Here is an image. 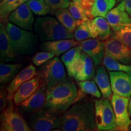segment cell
Instances as JSON below:
<instances>
[{"mask_svg":"<svg viewBox=\"0 0 131 131\" xmlns=\"http://www.w3.org/2000/svg\"><path fill=\"white\" fill-rule=\"evenodd\" d=\"M81 58L83 60V65L81 69L75 75L73 78L76 80V81L93 79L95 75V64L92 59L88 54L83 51L81 52Z\"/></svg>","mask_w":131,"mask_h":131,"instance_id":"cell-22","label":"cell"},{"mask_svg":"<svg viewBox=\"0 0 131 131\" xmlns=\"http://www.w3.org/2000/svg\"><path fill=\"white\" fill-rule=\"evenodd\" d=\"M78 46L92 59L95 66L101 64L105 55V42L98 39L89 38L80 42Z\"/></svg>","mask_w":131,"mask_h":131,"instance_id":"cell-15","label":"cell"},{"mask_svg":"<svg viewBox=\"0 0 131 131\" xmlns=\"http://www.w3.org/2000/svg\"><path fill=\"white\" fill-rule=\"evenodd\" d=\"M117 1H124V4H125L126 10L131 16V0H117Z\"/></svg>","mask_w":131,"mask_h":131,"instance_id":"cell-37","label":"cell"},{"mask_svg":"<svg viewBox=\"0 0 131 131\" xmlns=\"http://www.w3.org/2000/svg\"><path fill=\"white\" fill-rule=\"evenodd\" d=\"M38 72L36 70L35 67L32 64L21 70L18 73V74L13 78L9 85L6 87L8 100H13L15 93L19 88V86L27 80L34 77L36 75L38 74Z\"/></svg>","mask_w":131,"mask_h":131,"instance_id":"cell-18","label":"cell"},{"mask_svg":"<svg viewBox=\"0 0 131 131\" xmlns=\"http://www.w3.org/2000/svg\"><path fill=\"white\" fill-rule=\"evenodd\" d=\"M28 0H2L0 4L1 23H7L9 15Z\"/></svg>","mask_w":131,"mask_h":131,"instance_id":"cell-26","label":"cell"},{"mask_svg":"<svg viewBox=\"0 0 131 131\" xmlns=\"http://www.w3.org/2000/svg\"><path fill=\"white\" fill-rule=\"evenodd\" d=\"M35 32L42 41H49L72 38L73 34L69 32L58 19L51 16L38 17L34 24Z\"/></svg>","mask_w":131,"mask_h":131,"instance_id":"cell-4","label":"cell"},{"mask_svg":"<svg viewBox=\"0 0 131 131\" xmlns=\"http://www.w3.org/2000/svg\"><path fill=\"white\" fill-rule=\"evenodd\" d=\"M41 109L33 112L29 117V125L32 130L48 131L59 129L62 115L52 109Z\"/></svg>","mask_w":131,"mask_h":131,"instance_id":"cell-5","label":"cell"},{"mask_svg":"<svg viewBox=\"0 0 131 131\" xmlns=\"http://www.w3.org/2000/svg\"><path fill=\"white\" fill-rule=\"evenodd\" d=\"M114 32L119 30L126 26H131V16L126 10L123 1L113 8L106 17Z\"/></svg>","mask_w":131,"mask_h":131,"instance_id":"cell-13","label":"cell"},{"mask_svg":"<svg viewBox=\"0 0 131 131\" xmlns=\"http://www.w3.org/2000/svg\"><path fill=\"white\" fill-rule=\"evenodd\" d=\"M1 131H30V127L17 109L14 108L12 100H9L7 107L0 116Z\"/></svg>","mask_w":131,"mask_h":131,"instance_id":"cell-8","label":"cell"},{"mask_svg":"<svg viewBox=\"0 0 131 131\" xmlns=\"http://www.w3.org/2000/svg\"><path fill=\"white\" fill-rule=\"evenodd\" d=\"M111 38L121 41L131 49V26H126L114 32Z\"/></svg>","mask_w":131,"mask_h":131,"instance_id":"cell-32","label":"cell"},{"mask_svg":"<svg viewBox=\"0 0 131 131\" xmlns=\"http://www.w3.org/2000/svg\"><path fill=\"white\" fill-rule=\"evenodd\" d=\"M77 84L80 88V90L86 94H89L98 99L101 98V93L95 81L85 80V81H77Z\"/></svg>","mask_w":131,"mask_h":131,"instance_id":"cell-31","label":"cell"},{"mask_svg":"<svg viewBox=\"0 0 131 131\" xmlns=\"http://www.w3.org/2000/svg\"><path fill=\"white\" fill-rule=\"evenodd\" d=\"M87 22L92 38L105 41L112 37V28L105 18L98 16L89 19Z\"/></svg>","mask_w":131,"mask_h":131,"instance_id":"cell-16","label":"cell"},{"mask_svg":"<svg viewBox=\"0 0 131 131\" xmlns=\"http://www.w3.org/2000/svg\"><path fill=\"white\" fill-rule=\"evenodd\" d=\"M109 77L112 93L117 95L131 96V74L123 72L110 71Z\"/></svg>","mask_w":131,"mask_h":131,"instance_id":"cell-10","label":"cell"},{"mask_svg":"<svg viewBox=\"0 0 131 131\" xmlns=\"http://www.w3.org/2000/svg\"><path fill=\"white\" fill-rule=\"evenodd\" d=\"M57 19L62 25L71 33L74 32L79 24L67 8H61L54 12Z\"/></svg>","mask_w":131,"mask_h":131,"instance_id":"cell-24","label":"cell"},{"mask_svg":"<svg viewBox=\"0 0 131 131\" xmlns=\"http://www.w3.org/2000/svg\"><path fill=\"white\" fill-rule=\"evenodd\" d=\"M105 53L121 63L131 65V49L117 39L111 38L106 40Z\"/></svg>","mask_w":131,"mask_h":131,"instance_id":"cell-11","label":"cell"},{"mask_svg":"<svg viewBox=\"0 0 131 131\" xmlns=\"http://www.w3.org/2000/svg\"><path fill=\"white\" fill-rule=\"evenodd\" d=\"M26 3L32 12L37 15H47L52 11L45 0H28Z\"/></svg>","mask_w":131,"mask_h":131,"instance_id":"cell-30","label":"cell"},{"mask_svg":"<svg viewBox=\"0 0 131 131\" xmlns=\"http://www.w3.org/2000/svg\"><path fill=\"white\" fill-rule=\"evenodd\" d=\"M7 89L4 85H1L0 88V111L2 112L7 107L8 104Z\"/></svg>","mask_w":131,"mask_h":131,"instance_id":"cell-36","label":"cell"},{"mask_svg":"<svg viewBox=\"0 0 131 131\" xmlns=\"http://www.w3.org/2000/svg\"><path fill=\"white\" fill-rule=\"evenodd\" d=\"M46 89V86L42 85L32 95L18 106L19 111L31 114L45 108L47 100Z\"/></svg>","mask_w":131,"mask_h":131,"instance_id":"cell-12","label":"cell"},{"mask_svg":"<svg viewBox=\"0 0 131 131\" xmlns=\"http://www.w3.org/2000/svg\"><path fill=\"white\" fill-rule=\"evenodd\" d=\"M82 50L79 46H74L68 50L61 57V60L66 68V70L72 66L81 57Z\"/></svg>","mask_w":131,"mask_h":131,"instance_id":"cell-29","label":"cell"},{"mask_svg":"<svg viewBox=\"0 0 131 131\" xmlns=\"http://www.w3.org/2000/svg\"><path fill=\"white\" fill-rule=\"evenodd\" d=\"M94 78L102 94L103 97L111 100L112 96V91L111 81L109 80V76L104 66H100L98 67Z\"/></svg>","mask_w":131,"mask_h":131,"instance_id":"cell-21","label":"cell"},{"mask_svg":"<svg viewBox=\"0 0 131 131\" xmlns=\"http://www.w3.org/2000/svg\"><path fill=\"white\" fill-rule=\"evenodd\" d=\"M6 29L15 55H29L35 51L37 38L34 33L8 23Z\"/></svg>","mask_w":131,"mask_h":131,"instance_id":"cell-3","label":"cell"},{"mask_svg":"<svg viewBox=\"0 0 131 131\" xmlns=\"http://www.w3.org/2000/svg\"><path fill=\"white\" fill-rule=\"evenodd\" d=\"M95 121L97 130H114L117 127L112 103L106 98H99L95 100Z\"/></svg>","mask_w":131,"mask_h":131,"instance_id":"cell-7","label":"cell"},{"mask_svg":"<svg viewBox=\"0 0 131 131\" xmlns=\"http://www.w3.org/2000/svg\"><path fill=\"white\" fill-rule=\"evenodd\" d=\"M54 54L51 52L43 51L37 52L34 55L32 58V63L34 64V65L36 66H40L43 65L44 64L50 60V59L53 58Z\"/></svg>","mask_w":131,"mask_h":131,"instance_id":"cell-34","label":"cell"},{"mask_svg":"<svg viewBox=\"0 0 131 131\" xmlns=\"http://www.w3.org/2000/svg\"><path fill=\"white\" fill-rule=\"evenodd\" d=\"M73 38L79 42L92 38L87 21L83 23L77 27L73 32Z\"/></svg>","mask_w":131,"mask_h":131,"instance_id":"cell-33","label":"cell"},{"mask_svg":"<svg viewBox=\"0 0 131 131\" xmlns=\"http://www.w3.org/2000/svg\"><path fill=\"white\" fill-rule=\"evenodd\" d=\"M23 68L22 63L6 64L1 62L0 64V83L5 84L10 82Z\"/></svg>","mask_w":131,"mask_h":131,"instance_id":"cell-23","label":"cell"},{"mask_svg":"<svg viewBox=\"0 0 131 131\" xmlns=\"http://www.w3.org/2000/svg\"><path fill=\"white\" fill-rule=\"evenodd\" d=\"M63 63L58 57H53L42 66L38 72L42 85L49 88L59 84L66 79Z\"/></svg>","mask_w":131,"mask_h":131,"instance_id":"cell-6","label":"cell"},{"mask_svg":"<svg viewBox=\"0 0 131 131\" xmlns=\"http://www.w3.org/2000/svg\"><path fill=\"white\" fill-rule=\"evenodd\" d=\"M1 1H2V0H1Z\"/></svg>","mask_w":131,"mask_h":131,"instance_id":"cell-40","label":"cell"},{"mask_svg":"<svg viewBox=\"0 0 131 131\" xmlns=\"http://www.w3.org/2000/svg\"><path fill=\"white\" fill-rule=\"evenodd\" d=\"M102 63L106 69L110 71L123 72L131 74V65L125 64L105 53Z\"/></svg>","mask_w":131,"mask_h":131,"instance_id":"cell-28","label":"cell"},{"mask_svg":"<svg viewBox=\"0 0 131 131\" xmlns=\"http://www.w3.org/2000/svg\"><path fill=\"white\" fill-rule=\"evenodd\" d=\"M129 115L131 117V96L130 98L129 99Z\"/></svg>","mask_w":131,"mask_h":131,"instance_id":"cell-38","label":"cell"},{"mask_svg":"<svg viewBox=\"0 0 131 131\" xmlns=\"http://www.w3.org/2000/svg\"><path fill=\"white\" fill-rule=\"evenodd\" d=\"M128 130H129V131H131V123H130V126H129V127Z\"/></svg>","mask_w":131,"mask_h":131,"instance_id":"cell-39","label":"cell"},{"mask_svg":"<svg viewBox=\"0 0 131 131\" xmlns=\"http://www.w3.org/2000/svg\"><path fill=\"white\" fill-rule=\"evenodd\" d=\"M0 58L1 62L12 61L16 58L12 50L6 25L3 23L0 24Z\"/></svg>","mask_w":131,"mask_h":131,"instance_id":"cell-20","label":"cell"},{"mask_svg":"<svg viewBox=\"0 0 131 131\" xmlns=\"http://www.w3.org/2000/svg\"><path fill=\"white\" fill-rule=\"evenodd\" d=\"M129 98L114 94L111 98L118 130H128L131 123L129 113Z\"/></svg>","mask_w":131,"mask_h":131,"instance_id":"cell-9","label":"cell"},{"mask_svg":"<svg viewBox=\"0 0 131 131\" xmlns=\"http://www.w3.org/2000/svg\"><path fill=\"white\" fill-rule=\"evenodd\" d=\"M68 9L79 25L89 19L81 0H71Z\"/></svg>","mask_w":131,"mask_h":131,"instance_id":"cell-27","label":"cell"},{"mask_svg":"<svg viewBox=\"0 0 131 131\" xmlns=\"http://www.w3.org/2000/svg\"><path fill=\"white\" fill-rule=\"evenodd\" d=\"M8 20L21 28L31 31L34 23V16L26 2L9 15Z\"/></svg>","mask_w":131,"mask_h":131,"instance_id":"cell-14","label":"cell"},{"mask_svg":"<svg viewBox=\"0 0 131 131\" xmlns=\"http://www.w3.org/2000/svg\"><path fill=\"white\" fill-rule=\"evenodd\" d=\"M80 45V42L72 38L45 41L41 45V49L43 51L53 53L55 56H59L65 53L72 47Z\"/></svg>","mask_w":131,"mask_h":131,"instance_id":"cell-19","label":"cell"},{"mask_svg":"<svg viewBox=\"0 0 131 131\" xmlns=\"http://www.w3.org/2000/svg\"><path fill=\"white\" fill-rule=\"evenodd\" d=\"M52 11L55 12L57 10L61 8H67L69 7L70 0H45Z\"/></svg>","mask_w":131,"mask_h":131,"instance_id":"cell-35","label":"cell"},{"mask_svg":"<svg viewBox=\"0 0 131 131\" xmlns=\"http://www.w3.org/2000/svg\"><path fill=\"white\" fill-rule=\"evenodd\" d=\"M117 0H94L91 9L93 18L95 17L106 18L108 13L113 9Z\"/></svg>","mask_w":131,"mask_h":131,"instance_id":"cell-25","label":"cell"},{"mask_svg":"<svg viewBox=\"0 0 131 131\" xmlns=\"http://www.w3.org/2000/svg\"><path fill=\"white\" fill-rule=\"evenodd\" d=\"M46 94L45 108L61 114L75 103L78 90L74 82L70 78H66L55 86L47 88Z\"/></svg>","mask_w":131,"mask_h":131,"instance_id":"cell-2","label":"cell"},{"mask_svg":"<svg viewBox=\"0 0 131 131\" xmlns=\"http://www.w3.org/2000/svg\"><path fill=\"white\" fill-rule=\"evenodd\" d=\"M42 85L41 76L38 73L34 77L27 80L19 86L13 97L14 104L16 106H18L32 95Z\"/></svg>","mask_w":131,"mask_h":131,"instance_id":"cell-17","label":"cell"},{"mask_svg":"<svg viewBox=\"0 0 131 131\" xmlns=\"http://www.w3.org/2000/svg\"><path fill=\"white\" fill-rule=\"evenodd\" d=\"M63 131H94L97 130L95 102L81 101L74 103L62 114L59 128Z\"/></svg>","mask_w":131,"mask_h":131,"instance_id":"cell-1","label":"cell"}]
</instances>
